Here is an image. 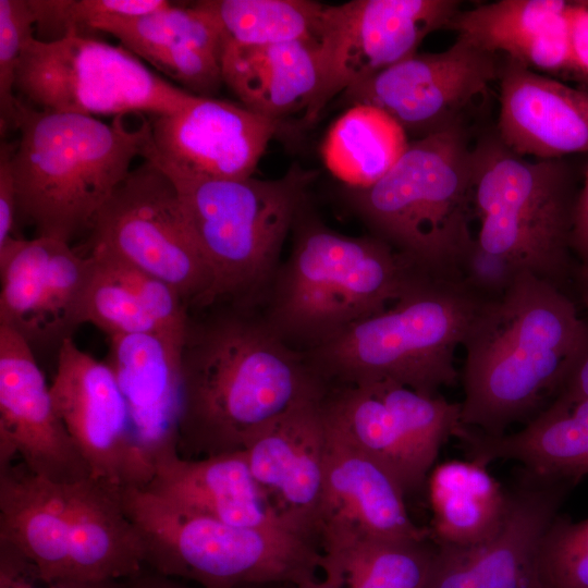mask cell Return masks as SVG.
Here are the masks:
<instances>
[{"label":"cell","mask_w":588,"mask_h":588,"mask_svg":"<svg viewBox=\"0 0 588 588\" xmlns=\"http://www.w3.org/2000/svg\"><path fill=\"white\" fill-rule=\"evenodd\" d=\"M573 277L577 286V291L581 303L588 310V266L579 265L574 268Z\"/></svg>","instance_id":"obj_48"},{"label":"cell","mask_w":588,"mask_h":588,"mask_svg":"<svg viewBox=\"0 0 588 588\" xmlns=\"http://www.w3.org/2000/svg\"><path fill=\"white\" fill-rule=\"evenodd\" d=\"M35 566L11 546L0 542V588H35Z\"/></svg>","instance_id":"obj_43"},{"label":"cell","mask_w":588,"mask_h":588,"mask_svg":"<svg viewBox=\"0 0 588 588\" xmlns=\"http://www.w3.org/2000/svg\"><path fill=\"white\" fill-rule=\"evenodd\" d=\"M93 261L61 240L11 237L0 246V326L33 348L57 346L83 324Z\"/></svg>","instance_id":"obj_15"},{"label":"cell","mask_w":588,"mask_h":588,"mask_svg":"<svg viewBox=\"0 0 588 588\" xmlns=\"http://www.w3.org/2000/svg\"><path fill=\"white\" fill-rule=\"evenodd\" d=\"M326 394L289 408L257 432L244 450L255 481L278 516L318 544L327 442Z\"/></svg>","instance_id":"obj_20"},{"label":"cell","mask_w":588,"mask_h":588,"mask_svg":"<svg viewBox=\"0 0 588 588\" xmlns=\"http://www.w3.org/2000/svg\"><path fill=\"white\" fill-rule=\"evenodd\" d=\"M182 344L154 333L109 336L107 364L128 408L136 443L152 466L179 455Z\"/></svg>","instance_id":"obj_22"},{"label":"cell","mask_w":588,"mask_h":588,"mask_svg":"<svg viewBox=\"0 0 588 588\" xmlns=\"http://www.w3.org/2000/svg\"><path fill=\"white\" fill-rule=\"evenodd\" d=\"M536 571L540 588H588V518L556 515L540 540Z\"/></svg>","instance_id":"obj_37"},{"label":"cell","mask_w":588,"mask_h":588,"mask_svg":"<svg viewBox=\"0 0 588 588\" xmlns=\"http://www.w3.org/2000/svg\"><path fill=\"white\" fill-rule=\"evenodd\" d=\"M554 395L588 397V341Z\"/></svg>","instance_id":"obj_45"},{"label":"cell","mask_w":588,"mask_h":588,"mask_svg":"<svg viewBox=\"0 0 588 588\" xmlns=\"http://www.w3.org/2000/svg\"><path fill=\"white\" fill-rule=\"evenodd\" d=\"M15 144L2 143L0 148V246L15 237L17 199L12 170Z\"/></svg>","instance_id":"obj_42"},{"label":"cell","mask_w":588,"mask_h":588,"mask_svg":"<svg viewBox=\"0 0 588 588\" xmlns=\"http://www.w3.org/2000/svg\"><path fill=\"white\" fill-rule=\"evenodd\" d=\"M316 175L294 164L272 180H171L211 271L205 307L216 303L255 307L265 297Z\"/></svg>","instance_id":"obj_8"},{"label":"cell","mask_w":588,"mask_h":588,"mask_svg":"<svg viewBox=\"0 0 588 588\" xmlns=\"http://www.w3.org/2000/svg\"><path fill=\"white\" fill-rule=\"evenodd\" d=\"M15 90L35 109L113 118L171 113L195 97L123 46L78 34L51 41L34 37L22 53Z\"/></svg>","instance_id":"obj_10"},{"label":"cell","mask_w":588,"mask_h":588,"mask_svg":"<svg viewBox=\"0 0 588 588\" xmlns=\"http://www.w3.org/2000/svg\"><path fill=\"white\" fill-rule=\"evenodd\" d=\"M295 588H344V587L342 583L335 579L324 577L322 580H317L315 577V578H310L303 581Z\"/></svg>","instance_id":"obj_49"},{"label":"cell","mask_w":588,"mask_h":588,"mask_svg":"<svg viewBox=\"0 0 588 588\" xmlns=\"http://www.w3.org/2000/svg\"><path fill=\"white\" fill-rule=\"evenodd\" d=\"M326 419L323 489L318 517L322 555H334L366 540L430 539V530L411 519L404 501L406 493L396 478L344 437L327 414Z\"/></svg>","instance_id":"obj_17"},{"label":"cell","mask_w":588,"mask_h":588,"mask_svg":"<svg viewBox=\"0 0 588 588\" xmlns=\"http://www.w3.org/2000/svg\"><path fill=\"white\" fill-rule=\"evenodd\" d=\"M89 30L108 33L139 60L183 86L186 91L209 97L222 81V34L197 2L167 7L139 16L95 21Z\"/></svg>","instance_id":"obj_23"},{"label":"cell","mask_w":588,"mask_h":588,"mask_svg":"<svg viewBox=\"0 0 588 588\" xmlns=\"http://www.w3.org/2000/svg\"><path fill=\"white\" fill-rule=\"evenodd\" d=\"M471 460L516 461L526 478L575 486L588 475V397L558 395L523 429L499 437L463 426L456 434Z\"/></svg>","instance_id":"obj_25"},{"label":"cell","mask_w":588,"mask_h":588,"mask_svg":"<svg viewBox=\"0 0 588 588\" xmlns=\"http://www.w3.org/2000/svg\"><path fill=\"white\" fill-rule=\"evenodd\" d=\"M572 79L588 91V0H569Z\"/></svg>","instance_id":"obj_41"},{"label":"cell","mask_w":588,"mask_h":588,"mask_svg":"<svg viewBox=\"0 0 588 588\" xmlns=\"http://www.w3.org/2000/svg\"><path fill=\"white\" fill-rule=\"evenodd\" d=\"M431 539L437 544L469 546L501 528L510 494L475 460H451L432 468L428 479Z\"/></svg>","instance_id":"obj_30"},{"label":"cell","mask_w":588,"mask_h":588,"mask_svg":"<svg viewBox=\"0 0 588 588\" xmlns=\"http://www.w3.org/2000/svg\"><path fill=\"white\" fill-rule=\"evenodd\" d=\"M324 409L331 424L356 448L385 467L405 493L426 481L411 449L385 404L368 388H330Z\"/></svg>","instance_id":"obj_32"},{"label":"cell","mask_w":588,"mask_h":588,"mask_svg":"<svg viewBox=\"0 0 588 588\" xmlns=\"http://www.w3.org/2000/svg\"><path fill=\"white\" fill-rule=\"evenodd\" d=\"M482 305L460 281L426 277L382 313L305 354L329 388L392 381L438 395L457 380L455 351Z\"/></svg>","instance_id":"obj_5"},{"label":"cell","mask_w":588,"mask_h":588,"mask_svg":"<svg viewBox=\"0 0 588 588\" xmlns=\"http://www.w3.org/2000/svg\"><path fill=\"white\" fill-rule=\"evenodd\" d=\"M226 85L247 109L281 121L304 111L322 81V61L316 40L267 45L226 42L221 57Z\"/></svg>","instance_id":"obj_28"},{"label":"cell","mask_w":588,"mask_h":588,"mask_svg":"<svg viewBox=\"0 0 588 588\" xmlns=\"http://www.w3.org/2000/svg\"><path fill=\"white\" fill-rule=\"evenodd\" d=\"M372 235L428 275L457 279V264L475 238L473 145L466 126L409 140L378 182L351 189Z\"/></svg>","instance_id":"obj_6"},{"label":"cell","mask_w":588,"mask_h":588,"mask_svg":"<svg viewBox=\"0 0 588 588\" xmlns=\"http://www.w3.org/2000/svg\"><path fill=\"white\" fill-rule=\"evenodd\" d=\"M143 488L184 510L231 525L293 530L258 487L244 451L192 460L175 455L158 464Z\"/></svg>","instance_id":"obj_26"},{"label":"cell","mask_w":588,"mask_h":588,"mask_svg":"<svg viewBox=\"0 0 588 588\" xmlns=\"http://www.w3.org/2000/svg\"><path fill=\"white\" fill-rule=\"evenodd\" d=\"M171 2L166 0H29L39 40L51 41L83 30L100 19L149 14Z\"/></svg>","instance_id":"obj_38"},{"label":"cell","mask_w":588,"mask_h":588,"mask_svg":"<svg viewBox=\"0 0 588 588\" xmlns=\"http://www.w3.org/2000/svg\"><path fill=\"white\" fill-rule=\"evenodd\" d=\"M430 541H360L323 556L321 569L344 588H426L437 549Z\"/></svg>","instance_id":"obj_34"},{"label":"cell","mask_w":588,"mask_h":588,"mask_svg":"<svg viewBox=\"0 0 588 588\" xmlns=\"http://www.w3.org/2000/svg\"><path fill=\"white\" fill-rule=\"evenodd\" d=\"M389 408L421 470L428 475L439 451L462 428L461 403L419 393L405 385L382 381L362 385Z\"/></svg>","instance_id":"obj_35"},{"label":"cell","mask_w":588,"mask_h":588,"mask_svg":"<svg viewBox=\"0 0 588 588\" xmlns=\"http://www.w3.org/2000/svg\"><path fill=\"white\" fill-rule=\"evenodd\" d=\"M70 483L0 465V542L23 554L40 583L69 578Z\"/></svg>","instance_id":"obj_27"},{"label":"cell","mask_w":588,"mask_h":588,"mask_svg":"<svg viewBox=\"0 0 588 588\" xmlns=\"http://www.w3.org/2000/svg\"><path fill=\"white\" fill-rule=\"evenodd\" d=\"M196 2L215 20L224 44L240 45L317 41L324 9V4L309 0Z\"/></svg>","instance_id":"obj_33"},{"label":"cell","mask_w":588,"mask_h":588,"mask_svg":"<svg viewBox=\"0 0 588 588\" xmlns=\"http://www.w3.org/2000/svg\"><path fill=\"white\" fill-rule=\"evenodd\" d=\"M208 308L189 313L181 348L177 451L186 460L244 451L278 416L329 390L255 307Z\"/></svg>","instance_id":"obj_1"},{"label":"cell","mask_w":588,"mask_h":588,"mask_svg":"<svg viewBox=\"0 0 588 588\" xmlns=\"http://www.w3.org/2000/svg\"><path fill=\"white\" fill-rule=\"evenodd\" d=\"M57 414L91 475L119 487H145L154 468L139 450L128 408L107 364L82 351L73 338L57 351L50 384Z\"/></svg>","instance_id":"obj_14"},{"label":"cell","mask_w":588,"mask_h":588,"mask_svg":"<svg viewBox=\"0 0 588 588\" xmlns=\"http://www.w3.org/2000/svg\"><path fill=\"white\" fill-rule=\"evenodd\" d=\"M523 270L511 259L485 249L475 237L462 255L456 274L473 296L487 304L502 298Z\"/></svg>","instance_id":"obj_40"},{"label":"cell","mask_w":588,"mask_h":588,"mask_svg":"<svg viewBox=\"0 0 588 588\" xmlns=\"http://www.w3.org/2000/svg\"><path fill=\"white\" fill-rule=\"evenodd\" d=\"M581 177L573 215L571 248L580 265L588 266V163L583 170Z\"/></svg>","instance_id":"obj_44"},{"label":"cell","mask_w":588,"mask_h":588,"mask_svg":"<svg viewBox=\"0 0 588 588\" xmlns=\"http://www.w3.org/2000/svg\"><path fill=\"white\" fill-rule=\"evenodd\" d=\"M35 14L28 0H0L1 132L15 127L25 106L15 94L16 72L26 45L35 37Z\"/></svg>","instance_id":"obj_39"},{"label":"cell","mask_w":588,"mask_h":588,"mask_svg":"<svg viewBox=\"0 0 588 588\" xmlns=\"http://www.w3.org/2000/svg\"><path fill=\"white\" fill-rule=\"evenodd\" d=\"M568 8L569 0H498L460 10L448 29L486 52L572 79Z\"/></svg>","instance_id":"obj_24"},{"label":"cell","mask_w":588,"mask_h":588,"mask_svg":"<svg viewBox=\"0 0 588 588\" xmlns=\"http://www.w3.org/2000/svg\"><path fill=\"white\" fill-rule=\"evenodd\" d=\"M15 128L12 155L16 223L37 236L70 243L93 223L118 186L145 158L149 120L130 126L124 115L103 122L96 117L52 112L25 105Z\"/></svg>","instance_id":"obj_3"},{"label":"cell","mask_w":588,"mask_h":588,"mask_svg":"<svg viewBox=\"0 0 588 588\" xmlns=\"http://www.w3.org/2000/svg\"><path fill=\"white\" fill-rule=\"evenodd\" d=\"M47 588H121V580H84L65 578L56 580Z\"/></svg>","instance_id":"obj_47"},{"label":"cell","mask_w":588,"mask_h":588,"mask_svg":"<svg viewBox=\"0 0 588 588\" xmlns=\"http://www.w3.org/2000/svg\"><path fill=\"white\" fill-rule=\"evenodd\" d=\"M88 255L93 269L84 298L83 323L94 324L108 336L143 333L167 336L135 292L106 260L93 250Z\"/></svg>","instance_id":"obj_36"},{"label":"cell","mask_w":588,"mask_h":588,"mask_svg":"<svg viewBox=\"0 0 588 588\" xmlns=\"http://www.w3.org/2000/svg\"><path fill=\"white\" fill-rule=\"evenodd\" d=\"M69 578L122 580L145 566L120 487L89 477L70 483Z\"/></svg>","instance_id":"obj_29"},{"label":"cell","mask_w":588,"mask_h":588,"mask_svg":"<svg viewBox=\"0 0 588 588\" xmlns=\"http://www.w3.org/2000/svg\"><path fill=\"white\" fill-rule=\"evenodd\" d=\"M502 60L457 36L440 52L412 57L350 87V105L375 106L415 139L465 125V117L498 82Z\"/></svg>","instance_id":"obj_13"},{"label":"cell","mask_w":588,"mask_h":588,"mask_svg":"<svg viewBox=\"0 0 588 588\" xmlns=\"http://www.w3.org/2000/svg\"><path fill=\"white\" fill-rule=\"evenodd\" d=\"M91 245L159 278L191 309L205 307L209 266L189 229L172 181L152 162L132 169L98 212Z\"/></svg>","instance_id":"obj_11"},{"label":"cell","mask_w":588,"mask_h":588,"mask_svg":"<svg viewBox=\"0 0 588 588\" xmlns=\"http://www.w3.org/2000/svg\"><path fill=\"white\" fill-rule=\"evenodd\" d=\"M145 566L200 588H272L315 578L317 542L285 528L244 527L184 510L144 488L120 487Z\"/></svg>","instance_id":"obj_7"},{"label":"cell","mask_w":588,"mask_h":588,"mask_svg":"<svg viewBox=\"0 0 588 588\" xmlns=\"http://www.w3.org/2000/svg\"><path fill=\"white\" fill-rule=\"evenodd\" d=\"M121 588H200L180 581V579L162 575L147 566L137 574L122 579Z\"/></svg>","instance_id":"obj_46"},{"label":"cell","mask_w":588,"mask_h":588,"mask_svg":"<svg viewBox=\"0 0 588 588\" xmlns=\"http://www.w3.org/2000/svg\"><path fill=\"white\" fill-rule=\"evenodd\" d=\"M495 133L522 157L564 159L588 152V91L503 59Z\"/></svg>","instance_id":"obj_21"},{"label":"cell","mask_w":588,"mask_h":588,"mask_svg":"<svg viewBox=\"0 0 588 588\" xmlns=\"http://www.w3.org/2000/svg\"><path fill=\"white\" fill-rule=\"evenodd\" d=\"M409 144L402 126L383 110L352 105L330 126L321 147L328 170L351 189L371 186Z\"/></svg>","instance_id":"obj_31"},{"label":"cell","mask_w":588,"mask_h":588,"mask_svg":"<svg viewBox=\"0 0 588 588\" xmlns=\"http://www.w3.org/2000/svg\"><path fill=\"white\" fill-rule=\"evenodd\" d=\"M588 341V322L561 287L523 270L481 306L463 342L461 421L499 437L555 394Z\"/></svg>","instance_id":"obj_2"},{"label":"cell","mask_w":588,"mask_h":588,"mask_svg":"<svg viewBox=\"0 0 588 588\" xmlns=\"http://www.w3.org/2000/svg\"><path fill=\"white\" fill-rule=\"evenodd\" d=\"M572 487L525 478L491 538L469 546L436 543L426 588H540L538 547Z\"/></svg>","instance_id":"obj_19"},{"label":"cell","mask_w":588,"mask_h":588,"mask_svg":"<svg viewBox=\"0 0 588 588\" xmlns=\"http://www.w3.org/2000/svg\"><path fill=\"white\" fill-rule=\"evenodd\" d=\"M144 160L170 180L253 176L281 121L244 106L195 96L182 109L151 115Z\"/></svg>","instance_id":"obj_16"},{"label":"cell","mask_w":588,"mask_h":588,"mask_svg":"<svg viewBox=\"0 0 588 588\" xmlns=\"http://www.w3.org/2000/svg\"><path fill=\"white\" fill-rule=\"evenodd\" d=\"M15 456L30 473L53 482L93 476L56 412L33 348L0 326V465Z\"/></svg>","instance_id":"obj_18"},{"label":"cell","mask_w":588,"mask_h":588,"mask_svg":"<svg viewBox=\"0 0 588 588\" xmlns=\"http://www.w3.org/2000/svg\"><path fill=\"white\" fill-rule=\"evenodd\" d=\"M457 0H352L324 4L318 45L320 89L305 110L310 125L327 103L377 73L417 53L431 33L448 29Z\"/></svg>","instance_id":"obj_12"},{"label":"cell","mask_w":588,"mask_h":588,"mask_svg":"<svg viewBox=\"0 0 588 588\" xmlns=\"http://www.w3.org/2000/svg\"><path fill=\"white\" fill-rule=\"evenodd\" d=\"M577 168L564 159H527L495 131L473 145V209L477 242L559 287L573 275L571 235L579 191Z\"/></svg>","instance_id":"obj_9"},{"label":"cell","mask_w":588,"mask_h":588,"mask_svg":"<svg viewBox=\"0 0 588 588\" xmlns=\"http://www.w3.org/2000/svg\"><path fill=\"white\" fill-rule=\"evenodd\" d=\"M295 224L294 245L266 293L262 316L297 351L314 350L382 313L431 277L373 235H343L302 220V212Z\"/></svg>","instance_id":"obj_4"}]
</instances>
